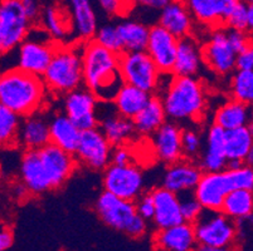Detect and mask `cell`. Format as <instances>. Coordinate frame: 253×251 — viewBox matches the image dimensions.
<instances>
[{
    "label": "cell",
    "mask_w": 253,
    "mask_h": 251,
    "mask_svg": "<svg viewBox=\"0 0 253 251\" xmlns=\"http://www.w3.org/2000/svg\"><path fill=\"white\" fill-rule=\"evenodd\" d=\"M84 84L98 102L112 103L124 80L119 72V54L93 39L84 41L82 50Z\"/></svg>",
    "instance_id": "1"
},
{
    "label": "cell",
    "mask_w": 253,
    "mask_h": 251,
    "mask_svg": "<svg viewBox=\"0 0 253 251\" xmlns=\"http://www.w3.org/2000/svg\"><path fill=\"white\" fill-rule=\"evenodd\" d=\"M159 97L169 121L175 123H197L204 118L207 89L198 77L171 74Z\"/></svg>",
    "instance_id": "2"
},
{
    "label": "cell",
    "mask_w": 253,
    "mask_h": 251,
    "mask_svg": "<svg viewBox=\"0 0 253 251\" xmlns=\"http://www.w3.org/2000/svg\"><path fill=\"white\" fill-rule=\"evenodd\" d=\"M47 96L44 82L39 75L17 67L0 73V105L22 118L43 110Z\"/></svg>",
    "instance_id": "3"
},
{
    "label": "cell",
    "mask_w": 253,
    "mask_h": 251,
    "mask_svg": "<svg viewBox=\"0 0 253 251\" xmlns=\"http://www.w3.org/2000/svg\"><path fill=\"white\" fill-rule=\"evenodd\" d=\"M84 41L76 40L73 44H56L52 59L42 74L48 93L64 96L84 86L82 50Z\"/></svg>",
    "instance_id": "4"
},
{
    "label": "cell",
    "mask_w": 253,
    "mask_h": 251,
    "mask_svg": "<svg viewBox=\"0 0 253 251\" xmlns=\"http://www.w3.org/2000/svg\"><path fill=\"white\" fill-rule=\"evenodd\" d=\"M95 209L101 220L112 229L132 238H140L146 232V221L137 215L132 201L103 191L96 201Z\"/></svg>",
    "instance_id": "5"
},
{
    "label": "cell",
    "mask_w": 253,
    "mask_h": 251,
    "mask_svg": "<svg viewBox=\"0 0 253 251\" xmlns=\"http://www.w3.org/2000/svg\"><path fill=\"white\" fill-rule=\"evenodd\" d=\"M119 72L124 83L150 94L156 93L163 74L145 50L120 53Z\"/></svg>",
    "instance_id": "6"
},
{
    "label": "cell",
    "mask_w": 253,
    "mask_h": 251,
    "mask_svg": "<svg viewBox=\"0 0 253 251\" xmlns=\"http://www.w3.org/2000/svg\"><path fill=\"white\" fill-rule=\"evenodd\" d=\"M56 41L41 28H31L24 40L18 45L17 68L42 77L52 59Z\"/></svg>",
    "instance_id": "7"
},
{
    "label": "cell",
    "mask_w": 253,
    "mask_h": 251,
    "mask_svg": "<svg viewBox=\"0 0 253 251\" xmlns=\"http://www.w3.org/2000/svg\"><path fill=\"white\" fill-rule=\"evenodd\" d=\"M32 28L20 0H0V55L17 49Z\"/></svg>",
    "instance_id": "8"
},
{
    "label": "cell",
    "mask_w": 253,
    "mask_h": 251,
    "mask_svg": "<svg viewBox=\"0 0 253 251\" xmlns=\"http://www.w3.org/2000/svg\"><path fill=\"white\" fill-rule=\"evenodd\" d=\"M193 226L199 245L232 248L236 241L237 222L222 211L203 210Z\"/></svg>",
    "instance_id": "9"
},
{
    "label": "cell",
    "mask_w": 253,
    "mask_h": 251,
    "mask_svg": "<svg viewBox=\"0 0 253 251\" xmlns=\"http://www.w3.org/2000/svg\"><path fill=\"white\" fill-rule=\"evenodd\" d=\"M102 183L106 192L127 201L134 202L145 192L144 174L134 162L123 166L110 163L103 170Z\"/></svg>",
    "instance_id": "10"
},
{
    "label": "cell",
    "mask_w": 253,
    "mask_h": 251,
    "mask_svg": "<svg viewBox=\"0 0 253 251\" xmlns=\"http://www.w3.org/2000/svg\"><path fill=\"white\" fill-rule=\"evenodd\" d=\"M202 47L203 64L220 77L231 75L236 71L237 53L229 44L225 27L209 29V34Z\"/></svg>",
    "instance_id": "11"
},
{
    "label": "cell",
    "mask_w": 253,
    "mask_h": 251,
    "mask_svg": "<svg viewBox=\"0 0 253 251\" xmlns=\"http://www.w3.org/2000/svg\"><path fill=\"white\" fill-rule=\"evenodd\" d=\"M237 190L232 170L217 172H203L193 193L201 202L204 210L220 211L227 193Z\"/></svg>",
    "instance_id": "12"
},
{
    "label": "cell",
    "mask_w": 253,
    "mask_h": 251,
    "mask_svg": "<svg viewBox=\"0 0 253 251\" xmlns=\"http://www.w3.org/2000/svg\"><path fill=\"white\" fill-rule=\"evenodd\" d=\"M112 148L105 135L98 127L81 131L78 144L73 155L78 163L96 171H103L110 165Z\"/></svg>",
    "instance_id": "13"
},
{
    "label": "cell",
    "mask_w": 253,
    "mask_h": 251,
    "mask_svg": "<svg viewBox=\"0 0 253 251\" xmlns=\"http://www.w3.org/2000/svg\"><path fill=\"white\" fill-rule=\"evenodd\" d=\"M98 101L88 88L78 87L63 97V113L70 117L80 131L98 127L96 108Z\"/></svg>",
    "instance_id": "14"
},
{
    "label": "cell",
    "mask_w": 253,
    "mask_h": 251,
    "mask_svg": "<svg viewBox=\"0 0 253 251\" xmlns=\"http://www.w3.org/2000/svg\"><path fill=\"white\" fill-rule=\"evenodd\" d=\"M96 116L98 119V128L112 147L126 144L136 133L132 119L120 116L112 103L98 102Z\"/></svg>",
    "instance_id": "15"
},
{
    "label": "cell",
    "mask_w": 253,
    "mask_h": 251,
    "mask_svg": "<svg viewBox=\"0 0 253 251\" xmlns=\"http://www.w3.org/2000/svg\"><path fill=\"white\" fill-rule=\"evenodd\" d=\"M38 155L50 181L52 190L61 187L63 183L67 182V179L75 174L77 166L80 165L73 153L52 143L38 149Z\"/></svg>",
    "instance_id": "16"
},
{
    "label": "cell",
    "mask_w": 253,
    "mask_h": 251,
    "mask_svg": "<svg viewBox=\"0 0 253 251\" xmlns=\"http://www.w3.org/2000/svg\"><path fill=\"white\" fill-rule=\"evenodd\" d=\"M178 40V38L169 33L162 25L156 24L149 28L148 43L145 52L148 53L160 73L172 74Z\"/></svg>",
    "instance_id": "17"
},
{
    "label": "cell",
    "mask_w": 253,
    "mask_h": 251,
    "mask_svg": "<svg viewBox=\"0 0 253 251\" xmlns=\"http://www.w3.org/2000/svg\"><path fill=\"white\" fill-rule=\"evenodd\" d=\"M203 171L195 161L181 160L168 165L163 176V187L176 195L193 192Z\"/></svg>",
    "instance_id": "18"
},
{
    "label": "cell",
    "mask_w": 253,
    "mask_h": 251,
    "mask_svg": "<svg viewBox=\"0 0 253 251\" xmlns=\"http://www.w3.org/2000/svg\"><path fill=\"white\" fill-rule=\"evenodd\" d=\"M193 19L201 25L214 29L224 27L237 0H183Z\"/></svg>",
    "instance_id": "19"
},
{
    "label": "cell",
    "mask_w": 253,
    "mask_h": 251,
    "mask_svg": "<svg viewBox=\"0 0 253 251\" xmlns=\"http://www.w3.org/2000/svg\"><path fill=\"white\" fill-rule=\"evenodd\" d=\"M197 161L203 172H217L225 169V131L223 128L215 124L209 126L204 138L203 149Z\"/></svg>",
    "instance_id": "20"
},
{
    "label": "cell",
    "mask_w": 253,
    "mask_h": 251,
    "mask_svg": "<svg viewBox=\"0 0 253 251\" xmlns=\"http://www.w3.org/2000/svg\"><path fill=\"white\" fill-rule=\"evenodd\" d=\"M155 155L162 162L170 165L183 157L181 149V127L175 122L167 121L153 133Z\"/></svg>",
    "instance_id": "21"
},
{
    "label": "cell",
    "mask_w": 253,
    "mask_h": 251,
    "mask_svg": "<svg viewBox=\"0 0 253 251\" xmlns=\"http://www.w3.org/2000/svg\"><path fill=\"white\" fill-rule=\"evenodd\" d=\"M159 25L178 39L194 33V19L183 0H170L160 9Z\"/></svg>",
    "instance_id": "22"
},
{
    "label": "cell",
    "mask_w": 253,
    "mask_h": 251,
    "mask_svg": "<svg viewBox=\"0 0 253 251\" xmlns=\"http://www.w3.org/2000/svg\"><path fill=\"white\" fill-rule=\"evenodd\" d=\"M154 202V224L158 229H167L183 222L179 196L165 187H156L150 191Z\"/></svg>",
    "instance_id": "23"
},
{
    "label": "cell",
    "mask_w": 253,
    "mask_h": 251,
    "mask_svg": "<svg viewBox=\"0 0 253 251\" xmlns=\"http://www.w3.org/2000/svg\"><path fill=\"white\" fill-rule=\"evenodd\" d=\"M154 246L160 251H194L197 246L194 226L183 221L167 229H159Z\"/></svg>",
    "instance_id": "24"
},
{
    "label": "cell",
    "mask_w": 253,
    "mask_h": 251,
    "mask_svg": "<svg viewBox=\"0 0 253 251\" xmlns=\"http://www.w3.org/2000/svg\"><path fill=\"white\" fill-rule=\"evenodd\" d=\"M201 43L194 36H188L178 40L175 62L172 74L184 77H197L203 68Z\"/></svg>",
    "instance_id": "25"
},
{
    "label": "cell",
    "mask_w": 253,
    "mask_h": 251,
    "mask_svg": "<svg viewBox=\"0 0 253 251\" xmlns=\"http://www.w3.org/2000/svg\"><path fill=\"white\" fill-rule=\"evenodd\" d=\"M19 172L22 183L32 195H42L52 190V185L39 158L38 151L25 149L20 161Z\"/></svg>",
    "instance_id": "26"
},
{
    "label": "cell",
    "mask_w": 253,
    "mask_h": 251,
    "mask_svg": "<svg viewBox=\"0 0 253 251\" xmlns=\"http://www.w3.org/2000/svg\"><path fill=\"white\" fill-rule=\"evenodd\" d=\"M18 143L25 149L43 148L50 143L49 141V119L41 112L23 117L18 131Z\"/></svg>",
    "instance_id": "27"
},
{
    "label": "cell",
    "mask_w": 253,
    "mask_h": 251,
    "mask_svg": "<svg viewBox=\"0 0 253 251\" xmlns=\"http://www.w3.org/2000/svg\"><path fill=\"white\" fill-rule=\"evenodd\" d=\"M70 8L73 33L77 40H91L97 31V17L91 0H66Z\"/></svg>",
    "instance_id": "28"
},
{
    "label": "cell",
    "mask_w": 253,
    "mask_h": 251,
    "mask_svg": "<svg viewBox=\"0 0 253 251\" xmlns=\"http://www.w3.org/2000/svg\"><path fill=\"white\" fill-rule=\"evenodd\" d=\"M81 131L66 114L57 113L49 119V141L64 151L75 153Z\"/></svg>",
    "instance_id": "29"
},
{
    "label": "cell",
    "mask_w": 253,
    "mask_h": 251,
    "mask_svg": "<svg viewBox=\"0 0 253 251\" xmlns=\"http://www.w3.org/2000/svg\"><path fill=\"white\" fill-rule=\"evenodd\" d=\"M251 106L239 101H225L215 109L213 116V124L224 131L234 130L251 124Z\"/></svg>",
    "instance_id": "30"
},
{
    "label": "cell",
    "mask_w": 253,
    "mask_h": 251,
    "mask_svg": "<svg viewBox=\"0 0 253 251\" xmlns=\"http://www.w3.org/2000/svg\"><path fill=\"white\" fill-rule=\"evenodd\" d=\"M168 121L160 97L151 94L146 105L134 117L135 132L141 136H151Z\"/></svg>",
    "instance_id": "31"
},
{
    "label": "cell",
    "mask_w": 253,
    "mask_h": 251,
    "mask_svg": "<svg viewBox=\"0 0 253 251\" xmlns=\"http://www.w3.org/2000/svg\"><path fill=\"white\" fill-rule=\"evenodd\" d=\"M150 96L151 94L148 92L124 83L123 87L117 92L115 100L112 101V105L120 116L134 119V117L146 105Z\"/></svg>",
    "instance_id": "32"
},
{
    "label": "cell",
    "mask_w": 253,
    "mask_h": 251,
    "mask_svg": "<svg viewBox=\"0 0 253 251\" xmlns=\"http://www.w3.org/2000/svg\"><path fill=\"white\" fill-rule=\"evenodd\" d=\"M253 151L252 124L225 131V156L227 160H238L245 163Z\"/></svg>",
    "instance_id": "33"
},
{
    "label": "cell",
    "mask_w": 253,
    "mask_h": 251,
    "mask_svg": "<svg viewBox=\"0 0 253 251\" xmlns=\"http://www.w3.org/2000/svg\"><path fill=\"white\" fill-rule=\"evenodd\" d=\"M42 28L54 41H63L73 32L71 15H67L64 9L50 5L43 10L41 15Z\"/></svg>",
    "instance_id": "34"
},
{
    "label": "cell",
    "mask_w": 253,
    "mask_h": 251,
    "mask_svg": "<svg viewBox=\"0 0 253 251\" xmlns=\"http://www.w3.org/2000/svg\"><path fill=\"white\" fill-rule=\"evenodd\" d=\"M123 52H141L146 48L149 27L137 20H124L116 25Z\"/></svg>",
    "instance_id": "35"
},
{
    "label": "cell",
    "mask_w": 253,
    "mask_h": 251,
    "mask_svg": "<svg viewBox=\"0 0 253 251\" xmlns=\"http://www.w3.org/2000/svg\"><path fill=\"white\" fill-rule=\"evenodd\" d=\"M252 210V190H246V188H237L227 193L220 207V211L234 221L250 218Z\"/></svg>",
    "instance_id": "36"
},
{
    "label": "cell",
    "mask_w": 253,
    "mask_h": 251,
    "mask_svg": "<svg viewBox=\"0 0 253 251\" xmlns=\"http://www.w3.org/2000/svg\"><path fill=\"white\" fill-rule=\"evenodd\" d=\"M231 98L252 105L253 101V71H234L229 83Z\"/></svg>",
    "instance_id": "37"
},
{
    "label": "cell",
    "mask_w": 253,
    "mask_h": 251,
    "mask_svg": "<svg viewBox=\"0 0 253 251\" xmlns=\"http://www.w3.org/2000/svg\"><path fill=\"white\" fill-rule=\"evenodd\" d=\"M20 121L22 117L0 105V148L14 146L18 143Z\"/></svg>",
    "instance_id": "38"
},
{
    "label": "cell",
    "mask_w": 253,
    "mask_h": 251,
    "mask_svg": "<svg viewBox=\"0 0 253 251\" xmlns=\"http://www.w3.org/2000/svg\"><path fill=\"white\" fill-rule=\"evenodd\" d=\"M224 27L250 33L253 28V5L237 1L225 20Z\"/></svg>",
    "instance_id": "39"
},
{
    "label": "cell",
    "mask_w": 253,
    "mask_h": 251,
    "mask_svg": "<svg viewBox=\"0 0 253 251\" xmlns=\"http://www.w3.org/2000/svg\"><path fill=\"white\" fill-rule=\"evenodd\" d=\"M203 138L199 131L193 127L181 128V149L183 157L190 161H197L203 149Z\"/></svg>",
    "instance_id": "40"
},
{
    "label": "cell",
    "mask_w": 253,
    "mask_h": 251,
    "mask_svg": "<svg viewBox=\"0 0 253 251\" xmlns=\"http://www.w3.org/2000/svg\"><path fill=\"white\" fill-rule=\"evenodd\" d=\"M92 39L100 45L105 47L106 49L111 50V52L117 53V54L123 52V47H121V41H120L116 25L106 24L97 28V31H96L95 36H93Z\"/></svg>",
    "instance_id": "41"
},
{
    "label": "cell",
    "mask_w": 253,
    "mask_h": 251,
    "mask_svg": "<svg viewBox=\"0 0 253 251\" xmlns=\"http://www.w3.org/2000/svg\"><path fill=\"white\" fill-rule=\"evenodd\" d=\"M178 196L183 221L189 222V224H194L197 218L202 215L204 210L201 202L198 201V199L193 192L181 193V195H178Z\"/></svg>",
    "instance_id": "42"
},
{
    "label": "cell",
    "mask_w": 253,
    "mask_h": 251,
    "mask_svg": "<svg viewBox=\"0 0 253 251\" xmlns=\"http://www.w3.org/2000/svg\"><path fill=\"white\" fill-rule=\"evenodd\" d=\"M225 32H227L229 44L232 45L236 53L242 52L243 49L252 45V38H251V33H248V32L237 31V29L227 27H225Z\"/></svg>",
    "instance_id": "43"
},
{
    "label": "cell",
    "mask_w": 253,
    "mask_h": 251,
    "mask_svg": "<svg viewBox=\"0 0 253 251\" xmlns=\"http://www.w3.org/2000/svg\"><path fill=\"white\" fill-rule=\"evenodd\" d=\"M135 209H136L137 215L145 221L153 220L154 217V202L151 199L150 192H144L139 199L134 201Z\"/></svg>",
    "instance_id": "44"
},
{
    "label": "cell",
    "mask_w": 253,
    "mask_h": 251,
    "mask_svg": "<svg viewBox=\"0 0 253 251\" xmlns=\"http://www.w3.org/2000/svg\"><path fill=\"white\" fill-rule=\"evenodd\" d=\"M134 162V155L131 149L128 148L126 144L123 146H116L112 148L111 158H110V163L112 165H128V163Z\"/></svg>",
    "instance_id": "45"
},
{
    "label": "cell",
    "mask_w": 253,
    "mask_h": 251,
    "mask_svg": "<svg viewBox=\"0 0 253 251\" xmlns=\"http://www.w3.org/2000/svg\"><path fill=\"white\" fill-rule=\"evenodd\" d=\"M237 71H253V47L250 45L236 55Z\"/></svg>",
    "instance_id": "46"
},
{
    "label": "cell",
    "mask_w": 253,
    "mask_h": 251,
    "mask_svg": "<svg viewBox=\"0 0 253 251\" xmlns=\"http://www.w3.org/2000/svg\"><path fill=\"white\" fill-rule=\"evenodd\" d=\"M97 3L101 9L110 15H119L125 11V0H97Z\"/></svg>",
    "instance_id": "47"
},
{
    "label": "cell",
    "mask_w": 253,
    "mask_h": 251,
    "mask_svg": "<svg viewBox=\"0 0 253 251\" xmlns=\"http://www.w3.org/2000/svg\"><path fill=\"white\" fill-rule=\"evenodd\" d=\"M20 3L23 4V6H24L25 11H27L29 19L32 22L39 17V13H41L39 0H20Z\"/></svg>",
    "instance_id": "48"
},
{
    "label": "cell",
    "mask_w": 253,
    "mask_h": 251,
    "mask_svg": "<svg viewBox=\"0 0 253 251\" xmlns=\"http://www.w3.org/2000/svg\"><path fill=\"white\" fill-rule=\"evenodd\" d=\"M13 232L9 229H3L0 231V251H5L13 245Z\"/></svg>",
    "instance_id": "49"
},
{
    "label": "cell",
    "mask_w": 253,
    "mask_h": 251,
    "mask_svg": "<svg viewBox=\"0 0 253 251\" xmlns=\"http://www.w3.org/2000/svg\"><path fill=\"white\" fill-rule=\"evenodd\" d=\"M132 3H136L139 5L146 6V8L150 9H156V10H160L163 6L167 5L170 0H131Z\"/></svg>",
    "instance_id": "50"
},
{
    "label": "cell",
    "mask_w": 253,
    "mask_h": 251,
    "mask_svg": "<svg viewBox=\"0 0 253 251\" xmlns=\"http://www.w3.org/2000/svg\"><path fill=\"white\" fill-rule=\"evenodd\" d=\"M195 251H233L232 248H217V246H207V245H199Z\"/></svg>",
    "instance_id": "51"
},
{
    "label": "cell",
    "mask_w": 253,
    "mask_h": 251,
    "mask_svg": "<svg viewBox=\"0 0 253 251\" xmlns=\"http://www.w3.org/2000/svg\"><path fill=\"white\" fill-rule=\"evenodd\" d=\"M237 1H241V3H246V4H252L253 0H237Z\"/></svg>",
    "instance_id": "52"
}]
</instances>
